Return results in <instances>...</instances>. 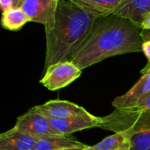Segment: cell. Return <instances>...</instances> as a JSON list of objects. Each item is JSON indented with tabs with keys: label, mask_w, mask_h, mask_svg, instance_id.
I'll use <instances>...</instances> for the list:
<instances>
[{
	"label": "cell",
	"mask_w": 150,
	"mask_h": 150,
	"mask_svg": "<svg viewBox=\"0 0 150 150\" xmlns=\"http://www.w3.org/2000/svg\"><path fill=\"white\" fill-rule=\"evenodd\" d=\"M142 29L112 14L97 18L92 29L70 61L82 70L107 58L142 51Z\"/></svg>",
	"instance_id": "1"
},
{
	"label": "cell",
	"mask_w": 150,
	"mask_h": 150,
	"mask_svg": "<svg viewBox=\"0 0 150 150\" xmlns=\"http://www.w3.org/2000/svg\"><path fill=\"white\" fill-rule=\"evenodd\" d=\"M97 19L70 0H59L55 24L46 32L44 70L60 62L70 61L81 47Z\"/></svg>",
	"instance_id": "2"
},
{
	"label": "cell",
	"mask_w": 150,
	"mask_h": 150,
	"mask_svg": "<svg viewBox=\"0 0 150 150\" xmlns=\"http://www.w3.org/2000/svg\"><path fill=\"white\" fill-rule=\"evenodd\" d=\"M99 128L125 132L130 140L131 150H150V111L115 109L101 118Z\"/></svg>",
	"instance_id": "3"
},
{
	"label": "cell",
	"mask_w": 150,
	"mask_h": 150,
	"mask_svg": "<svg viewBox=\"0 0 150 150\" xmlns=\"http://www.w3.org/2000/svg\"><path fill=\"white\" fill-rule=\"evenodd\" d=\"M81 74L82 69L71 61L60 62L44 70L40 83L49 91H57L69 85Z\"/></svg>",
	"instance_id": "4"
},
{
	"label": "cell",
	"mask_w": 150,
	"mask_h": 150,
	"mask_svg": "<svg viewBox=\"0 0 150 150\" xmlns=\"http://www.w3.org/2000/svg\"><path fill=\"white\" fill-rule=\"evenodd\" d=\"M33 108L48 119L52 120H65L77 117L85 119L97 118L83 107L67 100H49L45 104L33 106Z\"/></svg>",
	"instance_id": "5"
},
{
	"label": "cell",
	"mask_w": 150,
	"mask_h": 150,
	"mask_svg": "<svg viewBox=\"0 0 150 150\" xmlns=\"http://www.w3.org/2000/svg\"><path fill=\"white\" fill-rule=\"evenodd\" d=\"M14 127L37 139L59 134L52 127L50 120L33 107L17 120Z\"/></svg>",
	"instance_id": "6"
},
{
	"label": "cell",
	"mask_w": 150,
	"mask_h": 150,
	"mask_svg": "<svg viewBox=\"0 0 150 150\" xmlns=\"http://www.w3.org/2000/svg\"><path fill=\"white\" fill-rule=\"evenodd\" d=\"M58 3L59 0H25L21 8L31 22L42 24L47 30L54 26Z\"/></svg>",
	"instance_id": "7"
},
{
	"label": "cell",
	"mask_w": 150,
	"mask_h": 150,
	"mask_svg": "<svg viewBox=\"0 0 150 150\" xmlns=\"http://www.w3.org/2000/svg\"><path fill=\"white\" fill-rule=\"evenodd\" d=\"M142 76L138 82L125 94L117 97L112 103L118 110H132L150 92V63L142 71Z\"/></svg>",
	"instance_id": "8"
},
{
	"label": "cell",
	"mask_w": 150,
	"mask_h": 150,
	"mask_svg": "<svg viewBox=\"0 0 150 150\" xmlns=\"http://www.w3.org/2000/svg\"><path fill=\"white\" fill-rule=\"evenodd\" d=\"M150 13V0H125L114 12L115 15L129 19L141 28L145 17Z\"/></svg>",
	"instance_id": "9"
},
{
	"label": "cell",
	"mask_w": 150,
	"mask_h": 150,
	"mask_svg": "<svg viewBox=\"0 0 150 150\" xmlns=\"http://www.w3.org/2000/svg\"><path fill=\"white\" fill-rule=\"evenodd\" d=\"M38 139L15 127L0 134V150H33Z\"/></svg>",
	"instance_id": "10"
},
{
	"label": "cell",
	"mask_w": 150,
	"mask_h": 150,
	"mask_svg": "<svg viewBox=\"0 0 150 150\" xmlns=\"http://www.w3.org/2000/svg\"><path fill=\"white\" fill-rule=\"evenodd\" d=\"M50 120V123L59 134L69 135L75 132L99 127L101 118L85 119V118H70L65 120Z\"/></svg>",
	"instance_id": "11"
},
{
	"label": "cell",
	"mask_w": 150,
	"mask_h": 150,
	"mask_svg": "<svg viewBox=\"0 0 150 150\" xmlns=\"http://www.w3.org/2000/svg\"><path fill=\"white\" fill-rule=\"evenodd\" d=\"M88 13L99 18L106 17L118 10L125 0H70Z\"/></svg>",
	"instance_id": "12"
},
{
	"label": "cell",
	"mask_w": 150,
	"mask_h": 150,
	"mask_svg": "<svg viewBox=\"0 0 150 150\" xmlns=\"http://www.w3.org/2000/svg\"><path fill=\"white\" fill-rule=\"evenodd\" d=\"M85 146L87 145L76 140L70 135L55 134L38 139L33 150H61Z\"/></svg>",
	"instance_id": "13"
},
{
	"label": "cell",
	"mask_w": 150,
	"mask_h": 150,
	"mask_svg": "<svg viewBox=\"0 0 150 150\" xmlns=\"http://www.w3.org/2000/svg\"><path fill=\"white\" fill-rule=\"evenodd\" d=\"M85 150H131V142L125 132H119L93 146H87Z\"/></svg>",
	"instance_id": "14"
},
{
	"label": "cell",
	"mask_w": 150,
	"mask_h": 150,
	"mask_svg": "<svg viewBox=\"0 0 150 150\" xmlns=\"http://www.w3.org/2000/svg\"><path fill=\"white\" fill-rule=\"evenodd\" d=\"M29 21L28 16L22 8H15L3 11L1 24L6 30L18 31Z\"/></svg>",
	"instance_id": "15"
},
{
	"label": "cell",
	"mask_w": 150,
	"mask_h": 150,
	"mask_svg": "<svg viewBox=\"0 0 150 150\" xmlns=\"http://www.w3.org/2000/svg\"><path fill=\"white\" fill-rule=\"evenodd\" d=\"M25 0H0V7L2 11L10 9L21 8Z\"/></svg>",
	"instance_id": "16"
},
{
	"label": "cell",
	"mask_w": 150,
	"mask_h": 150,
	"mask_svg": "<svg viewBox=\"0 0 150 150\" xmlns=\"http://www.w3.org/2000/svg\"><path fill=\"white\" fill-rule=\"evenodd\" d=\"M132 110L141 112L150 111V92L148 95H146Z\"/></svg>",
	"instance_id": "17"
},
{
	"label": "cell",
	"mask_w": 150,
	"mask_h": 150,
	"mask_svg": "<svg viewBox=\"0 0 150 150\" xmlns=\"http://www.w3.org/2000/svg\"><path fill=\"white\" fill-rule=\"evenodd\" d=\"M142 52H143V54H145L146 58L149 61V63H150V40L143 41Z\"/></svg>",
	"instance_id": "18"
},
{
	"label": "cell",
	"mask_w": 150,
	"mask_h": 150,
	"mask_svg": "<svg viewBox=\"0 0 150 150\" xmlns=\"http://www.w3.org/2000/svg\"><path fill=\"white\" fill-rule=\"evenodd\" d=\"M141 29L142 30H150V13L145 17L143 22L141 25Z\"/></svg>",
	"instance_id": "19"
},
{
	"label": "cell",
	"mask_w": 150,
	"mask_h": 150,
	"mask_svg": "<svg viewBox=\"0 0 150 150\" xmlns=\"http://www.w3.org/2000/svg\"><path fill=\"white\" fill-rule=\"evenodd\" d=\"M141 34H142L143 41L150 40V30H142Z\"/></svg>",
	"instance_id": "20"
},
{
	"label": "cell",
	"mask_w": 150,
	"mask_h": 150,
	"mask_svg": "<svg viewBox=\"0 0 150 150\" xmlns=\"http://www.w3.org/2000/svg\"><path fill=\"white\" fill-rule=\"evenodd\" d=\"M87 146L85 147H81V148H71V149H61V150H85Z\"/></svg>",
	"instance_id": "21"
}]
</instances>
